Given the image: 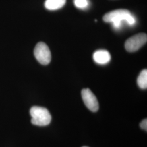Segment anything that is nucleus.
<instances>
[{
    "label": "nucleus",
    "mask_w": 147,
    "mask_h": 147,
    "mask_svg": "<svg viewBox=\"0 0 147 147\" xmlns=\"http://www.w3.org/2000/svg\"><path fill=\"white\" fill-rule=\"evenodd\" d=\"M81 95L84 104L89 110L93 112L98 111L99 106L97 98L89 88L82 89Z\"/></svg>",
    "instance_id": "obj_5"
},
{
    "label": "nucleus",
    "mask_w": 147,
    "mask_h": 147,
    "mask_svg": "<svg viewBox=\"0 0 147 147\" xmlns=\"http://www.w3.org/2000/svg\"><path fill=\"white\" fill-rule=\"evenodd\" d=\"M138 86L141 89H147V69L143 70L137 80Z\"/></svg>",
    "instance_id": "obj_8"
},
{
    "label": "nucleus",
    "mask_w": 147,
    "mask_h": 147,
    "mask_svg": "<svg viewBox=\"0 0 147 147\" xmlns=\"http://www.w3.org/2000/svg\"><path fill=\"white\" fill-rule=\"evenodd\" d=\"M147 41V34L140 33L129 38L125 43V47L129 52H135L143 46Z\"/></svg>",
    "instance_id": "obj_4"
},
{
    "label": "nucleus",
    "mask_w": 147,
    "mask_h": 147,
    "mask_svg": "<svg viewBox=\"0 0 147 147\" xmlns=\"http://www.w3.org/2000/svg\"><path fill=\"white\" fill-rule=\"evenodd\" d=\"M93 59L95 63L99 64H106L111 61L110 53L105 50H97L93 53Z\"/></svg>",
    "instance_id": "obj_6"
},
{
    "label": "nucleus",
    "mask_w": 147,
    "mask_h": 147,
    "mask_svg": "<svg viewBox=\"0 0 147 147\" xmlns=\"http://www.w3.org/2000/svg\"><path fill=\"white\" fill-rule=\"evenodd\" d=\"M66 3V0H46L45 7L49 11H56L62 8Z\"/></svg>",
    "instance_id": "obj_7"
},
{
    "label": "nucleus",
    "mask_w": 147,
    "mask_h": 147,
    "mask_svg": "<svg viewBox=\"0 0 147 147\" xmlns=\"http://www.w3.org/2000/svg\"><path fill=\"white\" fill-rule=\"evenodd\" d=\"M34 54L37 61L42 65L49 64L51 59V54L47 45L43 42H38L34 50Z\"/></svg>",
    "instance_id": "obj_3"
},
{
    "label": "nucleus",
    "mask_w": 147,
    "mask_h": 147,
    "mask_svg": "<svg viewBox=\"0 0 147 147\" xmlns=\"http://www.w3.org/2000/svg\"></svg>",
    "instance_id": "obj_11"
},
{
    "label": "nucleus",
    "mask_w": 147,
    "mask_h": 147,
    "mask_svg": "<svg viewBox=\"0 0 147 147\" xmlns=\"http://www.w3.org/2000/svg\"><path fill=\"white\" fill-rule=\"evenodd\" d=\"M103 20L106 22H111L116 29L120 28L123 22L130 26L136 24L135 18L130 11L126 9H117L110 11L104 16Z\"/></svg>",
    "instance_id": "obj_1"
},
{
    "label": "nucleus",
    "mask_w": 147,
    "mask_h": 147,
    "mask_svg": "<svg viewBox=\"0 0 147 147\" xmlns=\"http://www.w3.org/2000/svg\"><path fill=\"white\" fill-rule=\"evenodd\" d=\"M140 127L142 128V129L147 131V119H145L142 121V122L140 123Z\"/></svg>",
    "instance_id": "obj_10"
},
{
    "label": "nucleus",
    "mask_w": 147,
    "mask_h": 147,
    "mask_svg": "<svg viewBox=\"0 0 147 147\" xmlns=\"http://www.w3.org/2000/svg\"><path fill=\"white\" fill-rule=\"evenodd\" d=\"M30 115L32 117L31 123L35 125L47 126L51 121V116L45 107L33 106L30 110Z\"/></svg>",
    "instance_id": "obj_2"
},
{
    "label": "nucleus",
    "mask_w": 147,
    "mask_h": 147,
    "mask_svg": "<svg viewBox=\"0 0 147 147\" xmlns=\"http://www.w3.org/2000/svg\"><path fill=\"white\" fill-rule=\"evenodd\" d=\"M74 5L79 9H84L89 6V1L88 0H74Z\"/></svg>",
    "instance_id": "obj_9"
}]
</instances>
